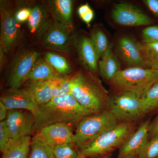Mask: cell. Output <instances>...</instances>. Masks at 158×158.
Instances as JSON below:
<instances>
[{"label": "cell", "mask_w": 158, "mask_h": 158, "mask_svg": "<svg viewBox=\"0 0 158 158\" xmlns=\"http://www.w3.org/2000/svg\"><path fill=\"white\" fill-rule=\"evenodd\" d=\"M39 106V114L35 118L34 132L58 123L75 126L85 116L94 114L77 101L71 94L55 97L47 103Z\"/></svg>", "instance_id": "obj_1"}, {"label": "cell", "mask_w": 158, "mask_h": 158, "mask_svg": "<svg viewBox=\"0 0 158 158\" xmlns=\"http://www.w3.org/2000/svg\"><path fill=\"white\" fill-rule=\"evenodd\" d=\"M71 94L92 113L110 110V97L99 79L87 70L70 77Z\"/></svg>", "instance_id": "obj_2"}, {"label": "cell", "mask_w": 158, "mask_h": 158, "mask_svg": "<svg viewBox=\"0 0 158 158\" xmlns=\"http://www.w3.org/2000/svg\"><path fill=\"white\" fill-rule=\"evenodd\" d=\"M136 129L135 122L119 123L79 150V154L85 157H105L116 149H119Z\"/></svg>", "instance_id": "obj_3"}, {"label": "cell", "mask_w": 158, "mask_h": 158, "mask_svg": "<svg viewBox=\"0 0 158 158\" xmlns=\"http://www.w3.org/2000/svg\"><path fill=\"white\" fill-rule=\"evenodd\" d=\"M158 81V70L130 67L119 71L110 82L118 93L131 92L142 98Z\"/></svg>", "instance_id": "obj_4"}, {"label": "cell", "mask_w": 158, "mask_h": 158, "mask_svg": "<svg viewBox=\"0 0 158 158\" xmlns=\"http://www.w3.org/2000/svg\"><path fill=\"white\" fill-rule=\"evenodd\" d=\"M119 123L110 110L85 116L76 127L74 144L79 150L83 149Z\"/></svg>", "instance_id": "obj_5"}, {"label": "cell", "mask_w": 158, "mask_h": 158, "mask_svg": "<svg viewBox=\"0 0 158 158\" xmlns=\"http://www.w3.org/2000/svg\"><path fill=\"white\" fill-rule=\"evenodd\" d=\"M110 111L119 123L135 122L146 114L142 99L131 92L110 97Z\"/></svg>", "instance_id": "obj_6"}, {"label": "cell", "mask_w": 158, "mask_h": 158, "mask_svg": "<svg viewBox=\"0 0 158 158\" xmlns=\"http://www.w3.org/2000/svg\"><path fill=\"white\" fill-rule=\"evenodd\" d=\"M1 47L6 53L16 45L20 37V30L15 17L11 4L7 1H1Z\"/></svg>", "instance_id": "obj_7"}, {"label": "cell", "mask_w": 158, "mask_h": 158, "mask_svg": "<svg viewBox=\"0 0 158 158\" xmlns=\"http://www.w3.org/2000/svg\"><path fill=\"white\" fill-rule=\"evenodd\" d=\"M112 17L115 23L122 26H147L152 22L151 19L141 9L128 3L115 5L112 10Z\"/></svg>", "instance_id": "obj_8"}, {"label": "cell", "mask_w": 158, "mask_h": 158, "mask_svg": "<svg viewBox=\"0 0 158 158\" xmlns=\"http://www.w3.org/2000/svg\"><path fill=\"white\" fill-rule=\"evenodd\" d=\"M6 120L12 140H19L31 136L34 133L35 117L29 111L19 110H8Z\"/></svg>", "instance_id": "obj_9"}, {"label": "cell", "mask_w": 158, "mask_h": 158, "mask_svg": "<svg viewBox=\"0 0 158 158\" xmlns=\"http://www.w3.org/2000/svg\"><path fill=\"white\" fill-rule=\"evenodd\" d=\"M72 26L52 23L44 34L42 43L47 48L60 52H69L71 45Z\"/></svg>", "instance_id": "obj_10"}, {"label": "cell", "mask_w": 158, "mask_h": 158, "mask_svg": "<svg viewBox=\"0 0 158 158\" xmlns=\"http://www.w3.org/2000/svg\"><path fill=\"white\" fill-rule=\"evenodd\" d=\"M40 54L35 51L23 52L14 60L10 73L9 84L10 88L19 89L26 82L27 77Z\"/></svg>", "instance_id": "obj_11"}, {"label": "cell", "mask_w": 158, "mask_h": 158, "mask_svg": "<svg viewBox=\"0 0 158 158\" xmlns=\"http://www.w3.org/2000/svg\"><path fill=\"white\" fill-rule=\"evenodd\" d=\"M0 102L7 110H23L32 113L35 118L39 114V106L24 89H12L2 94Z\"/></svg>", "instance_id": "obj_12"}, {"label": "cell", "mask_w": 158, "mask_h": 158, "mask_svg": "<svg viewBox=\"0 0 158 158\" xmlns=\"http://www.w3.org/2000/svg\"><path fill=\"white\" fill-rule=\"evenodd\" d=\"M151 122L150 120L148 119L141 123L127 141L119 148L117 158L137 155L148 141Z\"/></svg>", "instance_id": "obj_13"}, {"label": "cell", "mask_w": 158, "mask_h": 158, "mask_svg": "<svg viewBox=\"0 0 158 158\" xmlns=\"http://www.w3.org/2000/svg\"><path fill=\"white\" fill-rule=\"evenodd\" d=\"M38 131L53 148L60 144H74V133L73 132L72 127L66 123L50 125L42 128Z\"/></svg>", "instance_id": "obj_14"}, {"label": "cell", "mask_w": 158, "mask_h": 158, "mask_svg": "<svg viewBox=\"0 0 158 158\" xmlns=\"http://www.w3.org/2000/svg\"><path fill=\"white\" fill-rule=\"evenodd\" d=\"M118 49L122 59L130 67L148 68L138 42L131 37L120 38L118 40Z\"/></svg>", "instance_id": "obj_15"}, {"label": "cell", "mask_w": 158, "mask_h": 158, "mask_svg": "<svg viewBox=\"0 0 158 158\" xmlns=\"http://www.w3.org/2000/svg\"><path fill=\"white\" fill-rule=\"evenodd\" d=\"M77 49L80 60L85 69L93 73H96L98 68L99 58L91 39L81 38L78 44Z\"/></svg>", "instance_id": "obj_16"}, {"label": "cell", "mask_w": 158, "mask_h": 158, "mask_svg": "<svg viewBox=\"0 0 158 158\" xmlns=\"http://www.w3.org/2000/svg\"><path fill=\"white\" fill-rule=\"evenodd\" d=\"M26 82L23 89L39 106L47 103L53 98L51 80Z\"/></svg>", "instance_id": "obj_17"}, {"label": "cell", "mask_w": 158, "mask_h": 158, "mask_svg": "<svg viewBox=\"0 0 158 158\" xmlns=\"http://www.w3.org/2000/svg\"><path fill=\"white\" fill-rule=\"evenodd\" d=\"M73 2L71 0H53L48 2L49 12L55 22L72 26Z\"/></svg>", "instance_id": "obj_18"}, {"label": "cell", "mask_w": 158, "mask_h": 158, "mask_svg": "<svg viewBox=\"0 0 158 158\" xmlns=\"http://www.w3.org/2000/svg\"><path fill=\"white\" fill-rule=\"evenodd\" d=\"M31 136L19 140L11 139L2 152V158H28L30 151Z\"/></svg>", "instance_id": "obj_19"}, {"label": "cell", "mask_w": 158, "mask_h": 158, "mask_svg": "<svg viewBox=\"0 0 158 158\" xmlns=\"http://www.w3.org/2000/svg\"><path fill=\"white\" fill-rule=\"evenodd\" d=\"M59 76L45 60L39 58L28 75L26 82L49 81Z\"/></svg>", "instance_id": "obj_20"}, {"label": "cell", "mask_w": 158, "mask_h": 158, "mask_svg": "<svg viewBox=\"0 0 158 158\" xmlns=\"http://www.w3.org/2000/svg\"><path fill=\"white\" fill-rule=\"evenodd\" d=\"M48 19V12L45 7L40 5L34 6L28 20L30 31L33 34L44 33L51 24Z\"/></svg>", "instance_id": "obj_21"}, {"label": "cell", "mask_w": 158, "mask_h": 158, "mask_svg": "<svg viewBox=\"0 0 158 158\" xmlns=\"http://www.w3.org/2000/svg\"><path fill=\"white\" fill-rule=\"evenodd\" d=\"M98 68L102 77L110 82L120 69V64L112 49L98 62Z\"/></svg>", "instance_id": "obj_22"}, {"label": "cell", "mask_w": 158, "mask_h": 158, "mask_svg": "<svg viewBox=\"0 0 158 158\" xmlns=\"http://www.w3.org/2000/svg\"><path fill=\"white\" fill-rule=\"evenodd\" d=\"M28 158H56L53 148L46 142L39 131L31 138Z\"/></svg>", "instance_id": "obj_23"}, {"label": "cell", "mask_w": 158, "mask_h": 158, "mask_svg": "<svg viewBox=\"0 0 158 158\" xmlns=\"http://www.w3.org/2000/svg\"><path fill=\"white\" fill-rule=\"evenodd\" d=\"M148 68L158 70V43L138 42Z\"/></svg>", "instance_id": "obj_24"}, {"label": "cell", "mask_w": 158, "mask_h": 158, "mask_svg": "<svg viewBox=\"0 0 158 158\" xmlns=\"http://www.w3.org/2000/svg\"><path fill=\"white\" fill-rule=\"evenodd\" d=\"M90 39L99 59L103 58L112 49L107 37L101 30H96L93 32Z\"/></svg>", "instance_id": "obj_25"}, {"label": "cell", "mask_w": 158, "mask_h": 158, "mask_svg": "<svg viewBox=\"0 0 158 158\" xmlns=\"http://www.w3.org/2000/svg\"><path fill=\"white\" fill-rule=\"evenodd\" d=\"M45 60L60 75L67 74L70 72V65L62 56L49 52L45 54Z\"/></svg>", "instance_id": "obj_26"}, {"label": "cell", "mask_w": 158, "mask_h": 158, "mask_svg": "<svg viewBox=\"0 0 158 158\" xmlns=\"http://www.w3.org/2000/svg\"><path fill=\"white\" fill-rule=\"evenodd\" d=\"M141 99L145 114L158 109V81Z\"/></svg>", "instance_id": "obj_27"}, {"label": "cell", "mask_w": 158, "mask_h": 158, "mask_svg": "<svg viewBox=\"0 0 158 158\" xmlns=\"http://www.w3.org/2000/svg\"><path fill=\"white\" fill-rule=\"evenodd\" d=\"M53 98L71 94L70 78L60 76L51 80Z\"/></svg>", "instance_id": "obj_28"}, {"label": "cell", "mask_w": 158, "mask_h": 158, "mask_svg": "<svg viewBox=\"0 0 158 158\" xmlns=\"http://www.w3.org/2000/svg\"><path fill=\"white\" fill-rule=\"evenodd\" d=\"M73 143L60 144L53 148L54 155L56 158H79V151Z\"/></svg>", "instance_id": "obj_29"}, {"label": "cell", "mask_w": 158, "mask_h": 158, "mask_svg": "<svg viewBox=\"0 0 158 158\" xmlns=\"http://www.w3.org/2000/svg\"><path fill=\"white\" fill-rule=\"evenodd\" d=\"M137 156L138 158H158V135L148 140Z\"/></svg>", "instance_id": "obj_30"}, {"label": "cell", "mask_w": 158, "mask_h": 158, "mask_svg": "<svg viewBox=\"0 0 158 158\" xmlns=\"http://www.w3.org/2000/svg\"><path fill=\"white\" fill-rule=\"evenodd\" d=\"M11 139L10 130L6 120L0 122V150L1 152L6 148Z\"/></svg>", "instance_id": "obj_31"}, {"label": "cell", "mask_w": 158, "mask_h": 158, "mask_svg": "<svg viewBox=\"0 0 158 158\" xmlns=\"http://www.w3.org/2000/svg\"><path fill=\"white\" fill-rule=\"evenodd\" d=\"M143 42L158 43V26H149L142 31Z\"/></svg>", "instance_id": "obj_32"}, {"label": "cell", "mask_w": 158, "mask_h": 158, "mask_svg": "<svg viewBox=\"0 0 158 158\" xmlns=\"http://www.w3.org/2000/svg\"><path fill=\"white\" fill-rule=\"evenodd\" d=\"M77 11L80 18L88 27H90V23L94 17V12L89 5L88 4L81 5L79 7Z\"/></svg>", "instance_id": "obj_33"}, {"label": "cell", "mask_w": 158, "mask_h": 158, "mask_svg": "<svg viewBox=\"0 0 158 158\" xmlns=\"http://www.w3.org/2000/svg\"><path fill=\"white\" fill-rule=\"evenodd\" d=\"M32 9L29 8H23L19 9L15 13V17L18 23H23L28 20Z\"/></svg>", "instance_id": "obj_34"}, {"label": "cell", "mask_w": 158, "mask_h": 158, "mask_svg": "<svg viewBox=\"0 0 158 158\" xmlns=\"http://www.w3.org/2000/svg\"><path fill=\"white\" fill-rule=\"evenodd\" d=\"M144 2L149 10L158 17V0H144Z\"/></svg>", "instance_id": "obj_35"}, {"label": "cell", "mask_w": 158, "mask_h": 158, "mask_svg": "<svg viewBox=\"0 0 158 158\" xmlns=\"http://www.w3.org/2000/svg\"><path fill=\"white\" fill-rule=\"evenodd\" d=\"M157 135H158V115L150 124L149 139H151Z\"/></svg>", "instance_id": "obj_36"}, {"label": "cell", "mask_w": 158, "mask_h": 158, "mask_svg": "<svg viewBox=\"0 0 158 158\" xmlns=\"http://www.w3.org/2000/svg\"><path fill=\"white\" fill-rule=\"evenodd\" d=\"M8 110L3 104L2 102H0V120L4 121L6 119L8 114Z\"/></svg>", "instance_id": "obj_37"}, {"label": "cell", "mask_w": 158, "mask_h": 158, "mask_svg": "<svg viewBox=\"0 0 158 158\" xmlns=\"http://www.w3.org/2000/svg\"><path fill=\"white\" fill-rule=\"evenodd\" d=\"M6 53L4 52L2 48H0V66L1 69L3 68L6 62Z\"/></svg>", "instance_id": "obj_38"}, {"label": "cell", "mask_w": 158, "mask_h": 158, "mask_svg": "<svg viewBox=\"0 0 158 158\" xmlns=\"http://www.w3.org/2000/svg\"><path fill=\"white\" fill-rule=\"evenodd\" d=\"M79 158H88V157H85L81 156H80L79 157ZM125 158H138V156L136 155H133L129 156H128L127 157H126Z\"/></svg>", "instance_id": "obj_39"}]
</instances>
